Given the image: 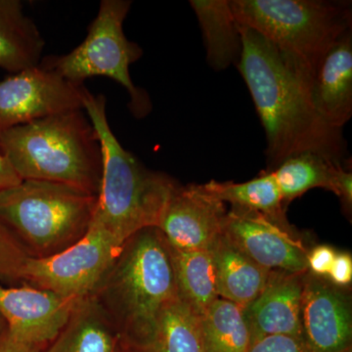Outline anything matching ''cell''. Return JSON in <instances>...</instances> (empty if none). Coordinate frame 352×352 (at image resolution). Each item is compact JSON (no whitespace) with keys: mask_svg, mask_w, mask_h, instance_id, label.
I'll return each instance as SVG.
<instances>
[{"mask_svg":"<svg viewBox=\"0 0 352 352\" xmlns=\"http://www.w3.org/2000/svg\"><path fill=\"white\" fill-rule=\"evenodd\" d=\"M240 27L243 50L237 67L265 131L267 170L305 152L342 164L346 153L342 129L330 126L315 111L276 48L258 32Z\"/></svg>","mask_w":352,"mask_h":352,"instance_id":"cell-1","label":"cell"},{"mask_svg":"<svg viewBox=\"0 0 352 352\" xmlns=\"http://www.w3.org/2000/svg\"><path fill=\"white\" fill-rule=\"evenodd\" d=\"M92 296L122 344L131 349L144 346L164 307L178 296L163 233L147 227L129 237Z\"/></svg>","mask_w":352,"mask_h":352,"instance_id":"cell-2","label":"cell"},{"mask_svg":"<svg viewBox=\"0 0 352 352\" xmlns=\"http://www.w3.org/2000/svg\"><path fill=\"white\" fill-rule=\"evenodd\" d=\"M83 111L98 134L102 150L101 185L91 224L124 245L141 229L159 226L179 183L146 168L122 147L109 124L103 95L88 91Z\"/></svg>","mask_w":352,"mask_h":352,"instance_id":"cell-3","label":"cell"},{"mask_svg":"<svg viewBox=\"0 0 352 352\" xmlns=\"http://www.w3.org/2000/svg\"><path fill=\"white\" fill-rule=\"evenodd\" d=\"M0 151L22 180L63 183L98 195L100 140L83 110L0 132Z\"/></svg>","mask_w":352,"mask_h":352,"instance_id":"cell-4","label":"cell"},{"mask_svg":"<svg viewBox=\"0 0 352 352\" xmlns=\"http://www.w3.org/2000/svg\"><path fill=\"white\" fill-rule=\"evenodd\" d=\"M238 24L270 41L303 87L329 50L351 30V4L326 0H229Z\"/></svg>","mask_w":352,"mask_h":352,"instance_id":"cell-5","label":"cell"},{"mask_svg":"<svg viewBox=\"0 0 352 352\" xmlns=\"http://www.w3.org/2000/svg\"><path fill=\"white\" fill-rule=\"evenodd\" d=\"M97 197L63 183L22 180L0 191V220L31 258H50L87 234Z\"/></svg>","mask_w":352,"mask_h":352,"instance_id":"cell-6","label":"cell"},{"mask_svg":"<svg viewBox=\"0 0 352 352\" xmlns=\"http://www.w3.org/2000/svg\"><path fill=\"white\" fill-rule=\"evenodd\" d=\"M131 7L129 0H102L85 41L68 54L45 57L39 64L76 85H83L94 76L112 78L126 88L131 113L142 118L152 105L146 92L134 85L129 73L131 65L143 55L142 48L124 34V22Z\"/></svg>","mask_w":352,"mask_h":352,"instance_id":"cell-7","label":"cell"},{"mask_svg":"<svg viewBox=\"0 0 352 352\" xmlns=\"http://www.w3.org/2000/svg\"><path fill=\"white\" fill-rule=\"evenodd\" d=\"M122 245L90 224L87 234L69 249L50 258H29L21 281L65 298L82 300L94 295Z\"/></svg>","mask_w":352,"mask_h":352,"instance_id":"cell-8","label":"cell"},{"mask_svg":"<svg viewBox=\"0 0 352 352\" xmlns=\"http://www.w3.org/2000/svg\"><path fill=\"white\" fill-rule=\"evenodd\" d=\"M88 94L43 65L0 80V132L69 111L83 110Z\"/></svg>","mask_w":352,"mask_h":352,"instance_id":"cell-9","label":"cell"},{"mask_svg":"<svg viewBox=\"0 0 352 352\" xmlns=\"http://www.w3.org/2000/svg\"><path fill=\"white\" fill-rule=\"evenodd\" d=\"M222 234L256 264L265 270L307 271V250L289 222L275 220L243 208L231 207Z\"/></svg>","mask_w":352,"mask_h":352,"instance_id":"cell-10","label":"cell"},{"mask_svg":"<svg viewBox=\"0 0 352 352\" xmlns=\"http://www.w3.org/2000/svg\"><path fill=\"white\" fill-rule=\"evenodd\" d=\"M227 212L226 204L204 184H178L157 228L175 249L212 251L222 235Z\"/></svg>","mask_w":352,"mask_h":352,"instance_id":"cell-11","label":"cell"},{"mask_svg":"<svg viewBox=\"0 0 352 352\" xmlns=\"http://www.w3.org/2000/svg\"><path fill=\"white\" fill-rule=\"evenodd\" d=\"M300 323L303 339L312 351L352 352L351 292L307 271Z\"/></svg>","mask_w":352,"mask_h":352,"instance_id":"cell-12","label":"cell"},{"mask_svg":"<svg viewBox=\"0 0 352 352\" xmlns=\"http://www.w3.org/2000/svg\"><path fill=\"white\" fill-rule=\"evenodd\" d=\"M80 300L34 287L0 285V315L18 339L46 347L56 338Z\"/></svg>","mask_w":352,"mask_h":352,"instance_id":"cell-13","label":"cell"},{"mask_svg":"<svg viewBox=\"0 0 352 352\" xmlns=\"http://www.w3.org/2000/svg\"><path fill=\"white\" fill-rule=\"evenodd\" d=\"M307 272L270 271L263 292L244 308L252 342L267 336L303 338L300 307Z\"/></svg>","mask_w":352,"mask_h":352,"instance_id":"cell-14","label":"cell"},{"mask_svg":"<svg viewBox=\"0 0 352 352\" xmlns=\"http://www.w3.org/2000/svg\"><path fill=\"white\" fill-rule=\"evenodd\" d=\"M310 101L330 126L342 129L352 116V31L329 50L310 85Z\"/></svg>","mask_w":352,"mask_h":352,"instance_id":"cell-15","label":"cell"},{"mask_svg":"<svg viewBox=\"0 0 352 352\" xmlns=\"http://www.w3.org/2000/svg\"><path fill=\"white\" fill-rule=\"evenodd\" d=\"M120 337L94 296L78 300L68 321L41 352H117Z\"/></svg>","mask_w":352,"mask_h":352,"instance_id":"cell-16","label":"cell"},{"mask_svg":"<svg viewBox=\"0 0 352 352\" xmlns=\"http://www.w3.org/2000/svg\"><path fill=\"white\" fill-rule=\"evenodd\" d=\"M210 252L214 261L217 295L244 309L263 292L270 271L248 258L223 234Z\"/></svg>","mask_w":352,"mask_h":352,"instance_id":"cell-17","label":"cell"},{"mask_svg":"<svg viewBox=\"0 0 352 352\" xmlns=\"http://www.w3.org/2000/svg\"><path fill=\"white\" fill-rule=\"evenodd\" d=\"M45 41L19 0H0V68L10 73L38 66Z\"/></svg>","mask_w":352,"mask_h":352,"instance_id":"cell-18","label":"cell"},{"mask_svg":"<svg viewBox=\"0 0 352 352\" xmlns=\"http://www.w3.org/2000/svg\"><path fill=\"white\" fill-rule=\"evenodd\" d=\"M205 43L207 61L215 71L237 66L243 50L241 27L229 0H192Z\"/></svg>","mask_w":352,"mask_h":352,"instance_id":"cell-19","label":"cell"},{"mask_svg":"<svg viewBox=\"0 0 352 352\" xmlns=\"http://www.w3.org/2000/svg\"><path fill=\"white\" fill-rule=\"evenodd\" d=\"M168 245L175 271L178 298L201 317L219 298L212 252L182 251L175 249L168 243Z\"/></svg>","mask_w":352,"mask_h":352,"instance_id":"cell-20","label":"cell"},{"mask_svg":"<svg viewBox=\"0 0 352 352\" xmlns=\"http://www.w3.org/2000/svg\"><path fill=\"white\" fill-rule=\"evenodd\" d=\"M131 351L207 352L201 316L177 296L164 307L147 344L141 349Z\"/></svg>","mask_w":352,"mask_h":352,"instance_id":"cell-21","label":"cell"},{"mask_svg":"<svg viewBox=\"0 0 352 352\" xmlns=\"http://www.w3.org/2000/svg\"><path fill=\"white\" fill-rule=\"evenodd\" d=\"M342 164L336 163L318 153L305 152L294 155L273 170L284 206L308 190H335L338 171Z\"/></svg>","mask_w":352,"mask_h":352,"instance_id":"cell-22","label":"cell"},{"mask_svg":"<svg viewBox=\"0 0 352 352\" xmlns=\"http://www.w3.org/2000/svg\"><path fill=\"white\" fill-rule=\"evenodd\" d=\"M208 192L231 207L258 212L278 222H288L285 206L272 170L244 183L219 182L204 184Z\"/></svg>","mask_w":352,"mask_h":352,"instance_id":"cell-23","label":"cell"},{"mask_svg":"<svg viewBox=\"0 0 352 352\" xmlns=\"http://www.w3.org/2000/svg\"><path fill=\"white\" fill-rule=\"evenodd\" d=\"M207 352H249L251 333L244 309L217 298L201 317Z\"/></svg>","mask_w":352,"mask_h":352,"instance_id":"cell-24","label":"cell"},{"mask_svg":"<svg viewBox=\"0 0 352 352\" xmlns=\"http://www.w3.org/2000/svg\"><path fill=\"white\" fill-rule=\"evenodd\" d=\"M29 258L17 238L0 220V277L21 281Z\"/></svg>","mask_w":352,"mask_h":352,"instance_id":"cell-25","label":"cell"},{"mask_svg":"<svg viewBox=\"0 0 352 352\" xmlns=\"http://www.w3.org/2000/svg\"><path fill=\"white\" fill-rule=\"evenodd\" d=\"M249 352H314L302 337L267 336L252 342Z\"/></svg>","mask_w":352,"mask_h":352,"instance_id":"cell-26","label":"cell"},{"mask_svg":"<svg viewBox=\"0 0 352 352\" xmlns=\"http://www.w3.org/2000/svg\"><path fill=\"white\" fill-rule=\"evenodd\" d=\"M337 252L327 245H317L308 251L307 271L315 276L327 277Z\"/></svg>","mask_w":352,"mask_h":352,"instance_id":"cell-27","label":"cell"},{"mask_svg":"<svg viewBox=\"0 0 352 352\" xmlns=\"http://www.w3.org/2000/svg\"><path fill=\"white\" fill-rule=\"evenodd\" d=\"M327 279L336 286L347 288L352 280V258L346 252L336 254Z\"/></svg>","mask_w":352,"mask_h":352,"instance_id":"cell-28","label":"cell"},{"mask_svg":"<svg viewBox=\"0 0 352 352\" xmlns=\"http://www.w3.org/2000/svg\"><path fill=\"white\" fill-rule=\"evenodd\" d=\"M333 193L339 197L342 210L346 215H351L352 210V173L346 170L342 166L338 171Z\"/></svg>","mask_w":352,"mask_h":352,"instance_id":"cell-29","label":"cell"},{"mask_svg":"<svg viewBox=\"0 0 352 352\" xmlns=\"http://www.w3.org/2000/svg\"><path fill=\"white\" fill-rule=\"evenodd\" d=\"M45 347L14 337L6 330L0 340V352H41Z\"/></svg>","mask_w":352,"mask_h":352,"instance_id":"cell-30","label":"cell"},{"mask_svg":"<svg viewBox=\"0 0 352 352\" xmlns=\"http://www.w3.org/2000/svg\"><path fill=\"white\" fill-rule=\"evenodd\" d=\"M22 179L14 171L12 166L0 151V191L19 184Z\"/></svg>","mask_w":352,"mask_h":352,"instance_id":"cell-31","label":"cell"},{"mask_svg":"<svg viewBox=\"0 0 352 352\" xmlns=\"http://www.w3.org/2000/svg\"><path fill=\"white\" fill-rule=\"evenodd\" d=\"M7 330V324L6 320H4L3 317L0 315V340L3 337L4 333L6 332Z\"/></svg>","mask_w":352,"mask_h":352,"instance_id":"cell-32","label":"cell"},{"mask_svg":"<svg viewBox=\"0 0 352 352\" xmlns=\"http://www.w3.org/2000/svg\"><path fill=\"white\" fill-rule=\"evenodd\" d=\"M117 352H133L131 351L129 347H127L126 346H124V344H122L120 340V344L119 347H118Z\"/></svg>","mask_w":352,"mask_h":352,"instance_id":"cell-33","label":"cell"},{"mask_svg":"<svg viewBox=\"0 0 352 352\" xmlns=\"http://www.w3.org/2000/svg\"><path fill=\"white\" fill-rule=\"evenodd\" d=\"M133 352H134V351H133Z\"/></svg>","mask_w":352,"mask_h":352,"instance_id":"cell-34","label":"cell"}]
</instances>
